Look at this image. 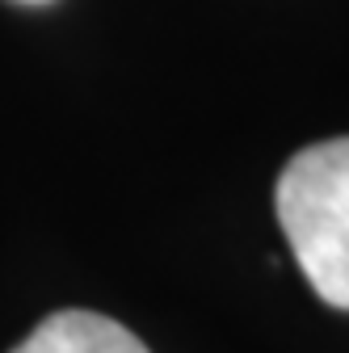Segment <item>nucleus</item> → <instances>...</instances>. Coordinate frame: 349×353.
Returning <instances> with one entry per match:
<instances>
[{
  "mask_svg": "<svg viewBox=\"0 0 349 353\" xmlns=\"http://www.w3.org/2000/svg\"><path fill=\"white\" fill-rule=\"evenodd\" d=\"M274 206L303 278L328 307L349 312V135L290 156Z\"/></svg>",
  "mask_w": 349,
  "mask_h": 353,
  "instance_id": "nucleus-1",
  "label": "nucleus"
},
{
  "mask_svg": "<svg viewBox=\"0 0 349 353\" xmlns=\"http://www.w3.org/2000/svg\"><path fill=\"white\" fill-rule=\"evenodd\" d=\"M13 353H148V345L97 312H55L42 320Z\"/></svg>",
  "mask_w": 349,
  "mask_h": 353,
  "instance_id": "nucleus-2",
  "label": "nucleus"
}]
</instances>
